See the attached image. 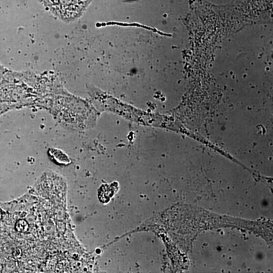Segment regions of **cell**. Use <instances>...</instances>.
Listing matches in <instances>:
<instances>
[{"instance_id": "obj_2", "label": "cell", "mask_w": 273, "mask_h": 273, "mask_svg": "<svg viewBox=\"0 0 273 273\" xmlns=\"http://www.w3.org/2000/svg\"><path fill=\"white\" fill-rule=\"evenodd\" d=\"M16 230L19 232H26L29 229L28 223L24 219L19 220L15 225Z\"/></svg>"}, {"instance_id": "obj_4", "label": "cell", "mask_w": 273, "mask_h": 273, "mask_svg": "<svg viewBox=\"0 0 273 273\" xmlns=\"http://www.w3.org/2000/svg\"><path fill=\"white\" fill-rule=\"evenodd\" d=\"M2 212H1V211L0 210V219L2 218Z\"/></svg>"}, {"instance_id": "obj_1", "label": "cell", "mask_w": 273, "mask_h": 273, "mask_svg": "<svg viewBox=\"0 0 273 273\" xmlns=\"http://www.w3.org/2000/svg\"><path fill=\"white\" fill-rule=\"evenodd\" d=\"M50 12L63 21L80 17L92 0H38Z\"/></svg>"}, {"instance_id": "obj_3", "label": "cell", "mask_w": 273, "mask_h": 273, "mask_svg": "<svg viewBox=\"0 0 273 273\" xmlns=\"http://www.w3.org/2000/svg\"><path fill=\"white\" fill-rule=\"evenodd\" d=\"M21 252L19 249H16L14 250L13 255L15 258H19L21 256Z\"/></svg>"}]
</instances>
